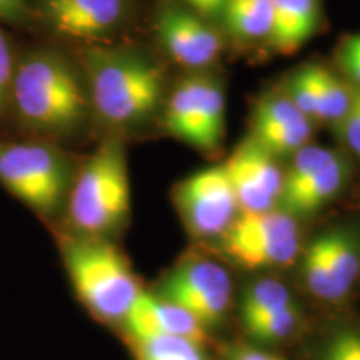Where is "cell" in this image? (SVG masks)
I'll use <instances>...</instances> for the list:
<instances>
[{
    "label": "cell",
    "instance_id": "obj_19",
    "mask_svg": "<svg viewBox=\"0 0 360 360\" xmlns=\"http://www.w3.org/2000/svg\"><path fill=\"white\" fill-rule=\"evenodd\" d=\"M292 304L294 300H292L290 290L283 283L274 281V278L254 282L245 290L244 299H242V322L247 326L264 315L285 309Z\"/></svg>",
    "mask_w": 360,
    "mask_h": 360
},
{
    "label": "cell",
    "instance_id": "obj_29",
    "mask_svg": "<svg viewBox=\"0 0 360 360\" xmlns=\"http://www.w3.org/2000/svg\"><path fill=\"white\" fill-rule=\"evenodd\" d=\"M342 64L349 70V74L360 84V35L349 39L342 49Z\"/></svg>",
    "mask_w": 360,
    "mask_h": 360
},
{
    "label": "cell",
    "instance_id": "obj_30",
    "mask_svg": "<svg viewBox=\"0 0 360 360\" xmlns=\"http://www.w3.org/2000/svg\"><path fill=\"white\" fill-rule=\"evenodd\" d=\"M224 360H282L276 357V355H270L267 352H262L259 349L245 347V345H232L225 350Z\"/></svg>",
    "mask_w": 360,
    "mask_h": 360
},
{
    "label": "cell",
    "instance_id": "obj_7",
    "mask_svg": "<svg viewBox=\"0 0 360 360\" xmlns=\"http://www.w3.org/2000/svg\"><path fill=\"white\" fill-rule=\"evenodd\" d=\"M170 135L202 152L220 147L225 130V97L215 80L191 77L170 94L165 109Z\"/></svg>",
    "mask_w": 360,
    "mask_h": 360
},
{
    "label": "cell",
    "instance_id": "obj_14",
    "mask_svg": "<svg viewBox=\"0 0 360 360\" xmlns=\"http://www.w3.org/2000/svg\"><path fill=\"white\" fill-rule=\"evenodd\" d=\"M317 24V0H272V20L267 39L276 51L292 53L312 37Z\"/></svg>",
    "mask_w": 360,
    "mask_h": 360
},
{
    "label": "cell",
    "instance_id": "obj_6",
    "mask_svg": "<svg viewBox=\"0 0 360 360\" xmlns=\"http://www.w3.org/2000/svg\"><path fill=\"white\" fill-rule=\"evenodd\" d=\"M224 247L247 269L283 267L300 250V233L292 215L283 210L242 212L224 232Z\"/></svg>",
    "mask_w": 360,
    "mask_h": 360
},
{
    "label": "cell",
    "instance_id": "obj_10",
    "mask_svg": "<svg viewBox=\"0 0 360 360\" xmlns=\"http://www.w3.org/2000/svg\"><path fill=\"white\" fill-rule=\"evenodd\" d=\"M236 193L238 210L265 212L281 199L283 174L274 155L254 137L245 139L224 164Z\"/></svg>",
    "mask_w": 360,
    "mask_h": 360
},
{
    "label": "cell",
    "instance_id": "obj_16",
    "mask_svg": "<svg viewBox=\"0 0 360 360\" xmlns=\"http://www.w3.org/2000/svg\"><path fill=\"white\" fill-rule=\"evenodd\" d=\"M327 249L328 270L335 300L350 292L360 274L359 238L349 231H332L323 233Z\"/></svg>",
    "mask_w": 360,
    "mask_h": 360
},
{
    "label": "cell",
    "instance_id": "obj_1",
    "mask_svg": "<svg viewBox=\"0 0 360 360\" xmlns=\"http://www.w3.org/2000/svg\"><path fill=\"white\" fill-rule=\"evenodd\" d=\"M64 210L72 236L110 238L124 227L130 215V180L122 139H103L74 175Z\"/></svg>",
    "mask_w": 360,
    "mask_h": 360
},
{
    "label": "cell",
    "instance_id": "obj_26",
    "mask_svg": "<svg viewBox=\"0 0 360 360\" xmlns=\"http://www.w3.org/2000/svg\"><path fill=\"white\" fill-rule=\"evenodd\" d=\"M321 360H360V332L347 328L327 342Z\"/></svg>",
    "mask_w": 360,
    "mask_h": 360
},
{
    "label": "cell",
    "instance_id": "obj_3",
    "mask_svg": "<svg viewBox=\"0 0 360 360\" xmlns=\"http://www.w3.org/2000/svg\"><path fill=\"white\" fill-rule=\"evenodd\" d=\"M11 96L20 119L39 132L65 134L84 122L89 98L72 70L53 52H34L13 70Z\"/></svg>",
    "mask_w": 360,
    "mask_h": 360
},
{
    "label": "cell",
    "instance_id": "obj_24",
    "mask_svg": "<svg viewBox=\"0 0 360 360\" xmlns=\"http://www.w3.org/2000/svg\"><path fill=\"white\" fill-rule=\"evenodd\" d=\"M299 321V309L295 304H292L289 307L276 310V312L247 323L245 328L255 340L277 342L287 339L295 330Z\"/></svg>",
    "mask_w": 360,
    "mask_h": 360
},
{
    "label": "cell",
    "instance_id": "obj_11",
    "mask_svg": "<svg viewBox=\"0 0 360 360\" xmlns=\"http://www.w3.org/2000/svg\"><path fill=\"white\" fill-rule=\"evenodd\" d=\"M120 326L130 342L152 337H180L204 345L207 328L180 305L162 295L141 292Z\"/></svg>",
    "mask_w": 360,
    "mask_h": 360
},
{
    "label": "cell",
    "instance_id": "obj_5",
    "mask_svg": "<svg viewBox=\"0 0 360 360\" xmlns=\"http://www.w3.org/2000/svg\"><path fill=\"white\" fill-rule=\"evenodd\" d=\"M72 180L69 159L52 143L0 139V186L39 217L65 209Z\"/></svg>",
    "mask_w": 360,
    "mask_h": 360
},
{
    "label": "cell",
    "instance_id": "obj_18",
    "mask_svg": "<svg viewBox=\"0 0 360 360\" xmlns=\"http://www.w3.org/2000/svg\"><path fill=\"white\" fill-rule=\"evenodd\" d=\"M309 74L314 87L315 119L339 122L349 110L354 94L323 67L310 65Z\"/></svg>",
    "mask_w": 360,
    "mask_h": 360
},
{
    "label": "cell",
    "instance_id": "obj_31",
    "mask_svg": "<svg viewBox=\"0 0 360 360\" xmlns=\"http://www.w3.org/2000/svg\"><path fill=\"white\" fill-rule=\"evenodd\" d=\"M27 12V0H0V19L19 22L25 19Z\"/></svg>",
    "mask_w": 360,
    "mask_h": 360
},
{
    "label": "cell",
    "instance_id": "obj_2",
    "mask_svg": "<svg viewBox=\"0 0 360 360\" xmlns=\"http://www.w3.org/2000/svg\"><path fill=\"white\" fill-rule=\"evenodd\" d=\"M60 254L75 295L94 317L122 323L141 283L124 252L110 238L60 237Z\"/></svg>",
    "mask_w": 360,
    "mask_h": 360
},
{
    "label": "cell",
    "instance_id": "obj_25",
    "mask_svg": "<svg viewBox=\"0 0 360 360\" xmlns=\"http://www.w3.org/2000/svg\"><path fill=\"white\" fill-rule=\"evenodd\" d=\"M335 155V152L317 146H305L300 148L299 152H295V159L292 162L289 172H287V175H283L282 193L299 187L300 184L309 180L322 167H326Z\"/></svg>",
    "mask_w": 360,
    "mask_h": 360
},
{
    "label": "cell",
    "instance_id": "obj_23",
    "mask_svg": "<svg viewBox=\"0 0 360 360\" xmlns=\"http://www.w3.org/2000/svg\"><path fill=\"white\" fill-rule=\"evenodd\" d=\"M302 120H309V117L302 114V110L295 105L289 96H272L264 97L257 103L254 115V132L278 125L297 124Z\"/></svg>",
    "mask_w": 360,
    "mask_h": 360
},
{
    "label": "cell",
    "instance_id": "obj_22",
    "mask_svg": "<svg viewBox=\"0 0 360 360\" xmlns=\"http://www.w3.org/2000/svg\"><path fill=\"white\" fill-rule=\"evenodd\" d=\"M304 282L307 289L322 300H335L328 270L327 249L323 236L317 237L304 255Z\"/></svg>",
    "mask_w": 360,
    "mask_h": 360
},
{
    "label": "cell",
    "instance_id": "obj_13",
    "mask_svg": "<svg viewBox=\"0 0 360 360\" xmlns=\"http://www.w3.org/2000/svg\"><path fill=\"white\" fill-rule=\"evenodd\" d=\"M40 4L52 29L74 39L110 32L125 13V0H40Z\"/></svg>",
    "mask_w": 360,
    "mask_h": 360
},
{
    "label": "cell",
    "instance_id": "obj_17",
    "mask_svg": "<svg viewBox=\"0 0 360 360\" xmlns=\"http://www.w3.org/2000/svg\"><path fill=\"white\" fill-rule=\"evenodd\" d=\"M222 13L229 29L240 39H267L272 0H225Z\"/></svg>",
    "mask_w": 360,
    "mask_h": 360
},
{
    "label": "cell",
    "instance_id": "obj_21",
    "mask_svg": "<svg viewBox=\"0 0 360 360\" xmlns=\"http://www.w3.org/2000/svg\"><path fill=\"white\" fill-rule=\"evenodd\" d=\"M310 134H312V125L309 120H302L297 124L255 130L254 139L272 155H283L295 154L307 146Z\"/></svg>",
    "mask_w": 360,
    "mask_h": 360
},
{
    "label": "cell",
    "instance_id": "obj_4",
    "mask_svg": "<svg viewBox=\"0 0 360 360\" xmlns=\"http://www.w3.org/2000/svg\"><path fill=\"white\" fill-rule=\"evenodd\" d=\"M87 74L90 102L109 125L137 124L159 105L164 74L146 57L122 51H92Z\"/></svg>",
    "mask_w": 360,
    "mask_h": 360
},
{
    "label": "cell",
    "instance_id": "obj_9",
    "mask_svg": "<svg viewBox=\"0 0 360 360\" xmlns=\"http://www.w3.org/2000/svg\"><path fill=\"white\" fill-rule=\"evenodd\" d=\"M180 305L205 328L219 323L232 299V278L212 260H188L165 278L160 294Z\"/></svg>",
    "mask_w": 360,
    "mask_h": 360
},
{
    "label": "cell",
    "instance_id": "obj_32",
    "mask_svg": "<svg viewBox=\"0 0 360 360\" xmlns=\"http://www.w3.org/2000/svg\"><path fill=\"white\" fill-rule=\"evenodd\" d=\"M187 6L195 8L197 12L205 17H214L222 13L225 0H184Z\"/></svg>",
    "mask_w": 360,
    "mask_h": 360
},
{
    "label": "cell",
    "instance_id": "obj_15",
    "mask_svg": "<svg viewBox=\"0 0 360 360\" xmlns=\"http://www.w3.org/2000/svg\"><path fill=\"white\" fill-rule=\"evenodd\" d=\"M345 180H347V164L337 154L326 167H322L299 187L283 192L278 202L283 212L292 217L315 214L344 188Z\"/></svg>",
    "mask_w": 360,
    "mask_h": 360
},
{
    "label": "cell",
    "instance_id": "obj_20",
    "mask_svg": "<svg viewBox=\"0 0 360 360\" xmlns=\"http://www.w3.org/2000/svg\"><path fill=\"white\" fill-rule=\"evenodd\" d=\"M135 360H207L202 344L180 337L134 340Z\"/></svg>",
    "mask_w": 360,
    "mask_h": 360
},
{
    "label": "cell",
    "instance_id": "obj_8",
    "mask_svg": "<svg viewBox=\"0 0 360 360\" xmlns=\"http://www.w3.org/2000/svg\"><path fill=\"white\" fill-rule=\"evenodd\" d=\"M175 204L188 231L199 237L224 236L237 217V199L224 165L188 175L175 188Z\"/></svg>",
    "mask_w": 360,
    "mask_h": 360
},
{
    "label": "cell",
    "instance_id": "obj_27",
    "mask_svg": "<svg viewBox=\"0 0 360 360\" xmlns=\"http://www.w3.org/2000/svg\"><path fill=\"white\" fill-rule=\"evenodd\" d=\"M339 130L345 143L360 155V92L354 94L349 110L339 120Z\"/></svg>",
    "mask_w": 360,
    "mask_h": 360
},
{
    "label": "cell",
    "instance_id": "obj_12",
    "mask_svg": "<svg viewBox=\"0 0 360 360\" xmlns=\"http://www.w3.org/2000/svg\"><path fill=\"white\" fill-rule=\"evenodd\" d=\"M155 29L169 56L186 67L209 65L222 49L219 35L200 17L182 8H164Z\"/></svg>",
    "mask_w": 360,
    "mask_h": 360
},
{
    "label": "cell",
    "instance_id": "obj_28",
    "mask_svg": "<svg viewBox=\"0 0 360 360\" xmlns=\"http://www.w3.org/2000/svg\"><path fill=\"white\" fill-rule=\"evenodd\" d=\"M13 70L15 67L12 62L11 47H8L6 35L0 32V112L4 110L11 97Z\"/></svg>",
    "mask_w": 360,
    "mask_h": 360
}]
</instances>
